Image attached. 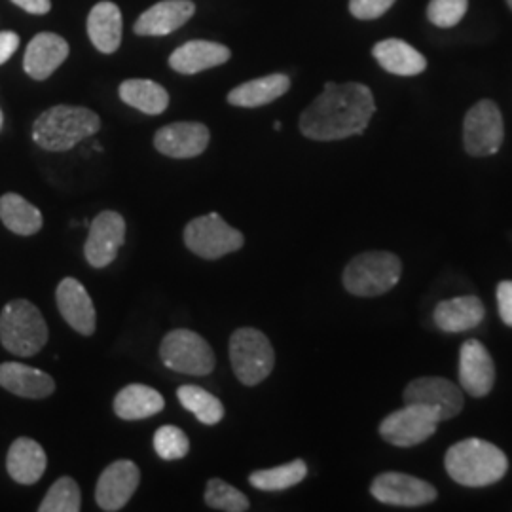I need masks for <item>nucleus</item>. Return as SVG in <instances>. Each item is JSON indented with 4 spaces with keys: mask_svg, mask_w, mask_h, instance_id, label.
<instances>
[{
    "mask_svg": "<svg viewBox=\"0 0 512 512\" xmlns=\"http://www.w3.org/2000/svg\"><path fill=\"white\" fill-rule=\"evenodd\" d=\"M118 93L126 105L141 110L145 114H150V116L162 114L169 105V93L152 80H141V78L126 80V82H122Z\"/></svg>",
    "mask_w": 512,
    "mask_h": 512,
    "instance_id": "29",
    "label": "nucleus"
},
{
    "mask_svg": "<svg viewBox=\"0 0 512 512\" xmlns=\"http://www.w3.org/2000/svg\"><path fill=\"white\" fill-rule=\"evenodd\" d=\"M154 450L165 461L183 459L190 452V440L184 435L183 429L175 425H164L154 435Z\"/></svg>",
    "mask_w": 512,
    "mask_h": 512,
    "instance_id": "34",
    "label": "nucleus"
},
{
    "mask_svg": "<svg viewBox=\"0 0 512 512\" xmlns=\"http://www.w3.org/2000/svg\"><path fill=\"white\" fill-rule=\"evenodd\" d=\"M291 80L285 74H270L245 82L228 93V103L241 109H256L272 103L289 92Z\"/></svg>",
    "mask_w": 512,
    "mask_h": 512,
    "instance_id": "24",
    "label": "nucleus"
},
{
    "mask_svg": "<svg viewBox=\"0 0 512 512\" xmlns=\"http://www.w3.org/2000/svg\"><path fill=\"white\" fill-rule=\"evenodd\" d=\"M243 241V234L226 224L217 213L198 217L184 228L186 247L205 260H217L220 256L236 253L243 247Z\"/></svg>",
    "mask_w": 512,
    "mask_h": 512,
    "instance_id": "8",
    "label": "nucleus"
},
{
    "mask_svg": "<svg viewBox=\"0 0 512 512\" xmlns=\"http://www.w3.org/2000/svg\"><path fill=\"white\" fill-rule=\"evenodd\" d=\"M46 465H48L46 452L37 440L21 437L14 440V444L8 450V458H6L8 475L23 486L37 484L46 471Z\"/></svg>",
    "mask_w": 512,
    "mask_h": 512,
    "instance_id": "22",
    "label": "nucleus"
},
{
    "mask_svg": "<svg viewBox=\"0 0 512 512\" xmlns=\"http://www.w3.org/2000/svg\"><path fill=\"white\" fill-rule=\"evenodd\" d=\"M177 397L188 412L196 416L203 425H217L224 418V406L215 395L196 385H183L177 391Z\"/></svg>",
    "mask_w": 512,
    "mask_h": 512,
    "instance_id": "31",
    "label": "nucleus"
},
{
    "mask_svg": "<svg viewBox=\"0 0 512 512\" xmlns=\"http://www.w3.org/2000/svg\"><path fill=\"white\" fill-rule=\"evenodd\" d=\"M205 503L215 511L245 512L249 511L251 503L245 495L239 492L238 488L230 486L228 482L213 478L207 482L205 490Z\"/></svg>",
    "mask_w": 512,
    "mask_h": 512,
    "instance_id": "33",
    "label": "nucleus"
},
{
    "mask_svg": "<svg viewBox=\"0 0 512 512\" xmlns=\"http://www.w3.org/2000/svg\"><path fill=\"white\" fill-rule=\"evenodd\" d=\"M306 475H308V465L302 459H294L281 467L255 471L249 476V482L251 486H255L256 490H262V492H281L300 484Z\"/></svg>",
    "mask_w": 512,
    "mask_h": 512,
    "instance_id": "30",
    "label": "nucleus"
},
{
    "mask_svg": "<svg viewBox=\"0 0 512 512\" xmlns=\"http://www.w3.org/2000/svg\"><path fill=\"white\" fill-rule=\"evenodd\" d=\"M48 325L35 304L12 300L0 313V342L8 353L33 357L48 342Z\"/></svg>",
    "mask_w": 512,
    "mask_h": 512,
    "instance_id": "4",
    "label": "nucleus"
},
{
    "mask_svg": "<svg viewBox=\"0 0 512 512\" xmlns=\"http://www.w3.org/2000/svg\"><path fill=\"white\" fill-rule=\"evenodd\" d=\"M19 37L14 31H0V65H4L12 55L16 54Z\"/></svg>",
    "mask_w": 512,
    "mask_h": 512,
    "instance_id": "38",
    "label": "nucleus"
},
{
    "mask_svg": "<svg viewBox=\"0 0 512 512\" xmlns=\"http://www.w3.org/2000/svg\"><path fill=\"white\" fill-rule=\"evenodd\" d=\"M495 382V366L488 349L467 340L459 353V384L471 397H486Z\"/></svg>",
    "mask_w": 512,
    "mask_h": 512,
    "instance_id": "17",
    "label": "nucleus"
},
{
    "mask_svg": "<svg viewBox=\"0 0 512 512\" xmlns=\"http://www.w3.org/2000/svg\"><path fill=\"white\" fill-rule=\"evenodd\" d=\"M21 10L33 14V16H44L52 10V2L50 0H12Z\"/></svg>",
    "mask_w": 512,
    "mask_h": 512,
    "instance_id": "39",
    "label": "nucleus"
},
{
    "mask_svg": "<svg viewBox=\"0 0 512 512\" xmlns=\"http://www.w3.org/2000/svg\"><path fill=\"white\" fill-rule=\"evenodd\" d=\"M439 423V416L431 408L406 403L401 410H395L382 421L380 435L393 446L410 448L429 439L437 431Z\"/></svg>",
    "mask_w": 512,
    "mask_h": 512,
    "instance_id": "9",
    "label": "nucleus"
},
{
    "mask_svg": "<svg viewBox=\"0 0 512 512\" xmlns=\"http://www.w3.org/2000/svg\"><path fill=\"white\" fill-rule=\"evenodd\" d=\"M484 313V304L476 296H459L440 302L435 308V323L444 332H465L478 327Z\"/></svg>",
    "mask_w": 512,
    "mask_h": 512,
    "instance_id": "25",
    "label": "nucleus"
},
{
    "mask_svg": "<svg viewBox=\"0 0 512 512\" xmlns=\"http://www.w3.org/2000/svg\"><path fill=\"white\" fill-rule=\"evenodd\" d=\"M230 55V50L217 42L192 40L171 54L169 67L179 74H198L226 63Z\"/></svg>",
    "mask_w": 512,
    "mask_h": 512,
    "instance_id": "21",
    "label": "nucleus"
},
{
    "mask_svg": "<svg viewBox=\"0 0 512 512\" xmlns=\"http://www.w3.org/2000/svg\"><path fill=\"white\" fill-rule=\"evenodd\" d=\"M403 274L401 258L385 251L355 256L344 270V287L355 296H380L391 291Z\"/></svg>",
    "mask_w": 512,
    "mask_h": 512,
    "instance_id": "5",
    "label": "nucleus"
},
{
    "mask_svg": "<svg viewBox=\"0 0 512 512\" xmlns=\"http://www.w3.org/2000/svg\"><path fill=\"white\" fill-rule=\"evenodd\" d=\"M376 112L363 84L327 82L323 93L300 116V131L311 141H340L365 131Z\"/></svg>",
    "mask_w": 512,
    "mask_h": 512,
    "instance_id": "1",
    "label": "nucleus"
},
{
    "mask_svg": "<svg viewBox=\"0 0 512 512\" xmlns=\"http://www.w3.org/2000/svg\"><path fill=\"white\" fill-rule=\"evenodd\" d=\"M55 300L61 317L82 336H92L97 327V315L92 298L86 287L74 279L65 277L55 291Z\"/></svg>",
    "mask_w": 512,
    "mask_h": 512,
    "instance_id": "16",
    "label": "nucleus"
},
{
    "mask_svg": "<svg viewBox=\"0 0 512 512\" xmlns=\"http://www.w3.org/2000/svg\"><path fill=\"white\" fill-rule=\"evenodd\" d=\"M82 509L80 488L69 476H61L42 499L40 512H78Z\"/></svg>",
    "mask_w": 512,
    "mask_h": 512,
    "instance_id": "32",
    "label": "nucleus"
},
{
    "mask_svg": "<svg viewBox=\"0 0 512 512\" xmlns=\"http://www.w3.org/2000/svg\"><path fill=\"white\" fill-rule=\"evenodd\" d=\"M139 482H141V471L133 461L129 459L114 461L97 480L95 501L99 509L107 512L124 509L129 499L135 494V490L139 488Z\"/></svg>",
    "mask_w": 512,
    "mask_h": 512,
    "instance_id": "12",
    "label": "nucleus"
},
{
    "mask_svg": "<svg viewBox=\"0 0 512 512\" xmlns=\"http://www.w3.org/2000/svg\"><path fill=\"white\" fill-rule=\"evenodd\" d=\"M503 137V118L494 101H480L467 112L463 141L471 156H492L503 145Z\"/></svg>",
    "mask_w": 512,
    "mask_h": 512,
    "instance_id": "10",
    "label": "nucleus"
},
{
    "mask_svg": "<svg viewBox=\"0 0 512 512\" xmlns=\"http://www.w3.org/2000/svg\"><path fill=\"white\" fill-rule=\"evenodd\" d=\"M2 126H4V114H2V110H0V131H2Z\"/></svg>",
    "mask_w": 512,
    "mask_h": 512,
    "instance_id": "40",
    "label": "nucleus"
},
{
    "mask_svg": "<svg viewBox=\"0 0 512 512\" xmlns=\"http://www.w3.org/2000/svg\"><path fill=\"white\" fill-rule=\"evenodd\" d=\"M209 129L200 122H175L156 131L154 147L169 158H196L209 147Z\"/></svg>",
    "mask_w": 512,
    "mask_h": 512,
    "instance_id": "15",
    "label": "nucleus"
},
{
    "mask_svg": "<svg viewBox=\"0 0 512 512\" xmlns=\"http://www.w3.org/2000/svg\"><path fill=\"white\" fill-rule=\"evenodd\" d=\"M194 12L196 6L190 0H162L139 16L133 31L141 37H164L181 29Z\"/></svg>",
    "mask_w": 512,
    "mask_h": 512,
    "instance_id": "18",
    "label": "nucleus"
},
{
    "mask_svg": "<svg viewBox=\"0 0 512 512\" xmlns=\"http://www.w3.org/2000/svg\"><path fill=\"white\" fill-rule=\"evenodd\" d=\"M274 129L275 131H279V129H281V124H279V122H275Z\"/></svg>",
    "mask_w": 512,
    "mask_h": 512,
    "instance_id": "41",
    "label": "nucleus"
},
{
    "mask_svg": "<svg viewBox=\"0 0 512 512\" xmlns=\"http://www.w3.org/2000/svg\"><path fill=\"white\" fill-rule=\"evenodd\" d=\"M499 315L507 327H512V281H501L497 287Z\"/></svg>",
    "mask_w": 512,
    "mask_h": 512,
    "instance_id": "37",
    "label": "nucleus"
},
{
    "mask_svg": "<svg viewBox=\"0 0 512 512\" xmlns=\"http://www.w3.org/2000/svg\"><path fill=\"white\" fill-rule=\"evenodd\" d=\"M160 357L167 368L190 376H207L215 368V353L198 332L171 330L160 346Z\"/></svg>",
    "mask_w": 512,
    "mask_h": 512,
    "instance_id": "7",
    "label": "nucleus"
},
{
    "mask_svg": "<svg viewBox=\"0 0 512 512\" xmlns=\"http://www.w3.org/2000/svg\"><path fill=\"white\" fill-rule=\"evenodd\" d=\"M404 403L431 408L440 421L458 416L463 408V391L444 378H418L404 389Z\"/></svg>",
    "mask_w": 512,
    "mask_h": 512,
    "instance_id": "14",
    "label": "nucleus"
},
{
    "mask_svg": "<svg viewBox=\"0 0 512 512\" xmlns=\"http://www.w3.org/2000/svg\"><path fill=\"white\" fill-rule=\"evenodd\" d=\"M372 54L387 73L399 74V76H416L423 73L427 67L425 57L418 50H414L410 44L397 38L378 42Z\"/></svg>",
    "mask_w": 512,
    "mask_h": 512,
    "instance_id": "27",
    "label": "nucleus"
},
{
    "mask_svg": "<svg viewBox=\"0 0 512 512\" xmlns=\"http://www.w3.org/2000/svg\"><path fill=\"white\" fill-rule=\"evenodd\" d=\"M395 4V0H349V12L357 19H376Z\"/></svg>",
    "mask_w": 512,
    "mask_h": 512,
    "instance_id": "36",
    "label": "nucleus"
},
{
    "mask_svg": "<svg viewBox=\"0 0 512 512\" xmlns=\"http://www.w3.org/2000/svg\"><path fill=\"white\" fill-rule=\"evenodd\" d=\"M164 406V397L156 389L143 384L128 385L114 397V414L122 420L152 418L160 414Z\"/></svg>",
    "mask_w": 512,
    "mask_h": 512,
    "instance_id": "26",
    "label": "nucleus"
},
{
    "mask_svg": "<svg viewBox=\"0 0 512 512\" xmlns=\"http://www.w3.org/2000/svg\"><path fill=\"white\" fill-rule=\"evenodd\" d=\"M88 37L103 54H114L122 42V12L114 2H99L88 16Z\"/></svg>",
    "mask_w": 512,
    "mask_h": 512,
    "instance_id": "23",
    "label": "nucleus"
},
{
    "mask_svg": "<svg viewBox=\"0 0 512 512\" xmlns=\"http://www.w3.org/2000/svg\"><path fill=\"white\" fill-rule=\"evenodd\" d=\"M101 129V118L86 107L57 105L44 110L33 126L38 147L50 152H65L92 137Z\"/></svg>",
    "mask_w": 512,
    "mask_h": 512,
    "instance_id": "3",
    "label": "nucleus"
},
{
    "mask_svg": "<svg viewBox=\"0 0 512 512\" xmlns=\"http://www.w3.org/2000/svg\"><path fill=\"white\" fill-rule=\"evenodd\" d=\"M446 471L461 486L482 488L499 482L507 469V456L492 442L480 439L461 440L446 454Z\"/></svg>",
    "mask_w": 512,
    "mask_h": 512,
    "instance_id": "2",
    "label": "nucleus"
},
{
    "mask_svg": "<svg viewBox=\"0 0 512 512\" xmlns=\"http://www.w3.org/2000/svg\"><path fill=\"white\" fill-rule=\"evenodd\" d=\"M126 241V220L116 211L99 213L90 224L84 255L93 268H107Z\"/></svg>",
    "mask_w": 512,
    "mask_h": 512,
    "instance_id": "11",
    "label": "nucleus"
},
{
    "mask_svg": "<svg viewBox=\"0 0 512 512\" xmlns=\"http://www.w3.org/2000/svg\"><path fill=\"white\" fill-rule=\"evenodd\" d=\"M0 387L23 399H46L54 395V378L33 366L21 363L0 365Z\"/></svg>",
    "mask_w": 512,
    "mask_h": 512,
    "instance_id": "20",
    "label": "nucleus"
},
{
    "mask_svg": "<svg viewBox=\"0 0 512 512\" xmlns=\"http://www.w3.org/2000/svg\"><path fill=\"white\" fill-rule=\"evenodd\" d=\"M370 494L380 503L395 507H420L437 499V490L429 482L404 473L378 476L370 486Z\"/></svg>",
    "mask_w": 512,
    "mask_h": 512,
    "instance_id": "13",
    "label": "nucleus"
},
{
    "mask_svg": "<svg viewBox=\"0 0 512 512\" xmlns=\"http://www.w3.org/2000/svg\"><path fill=\"white\" fill-rule=\"evenodd\" d=\"M507 2H509V6L512 8V0H507Z\"/></svg>",
    "mask_w": 512,
    "mask_h": 512,
    "instance_id": "42",
    "label": "nucleus"
},
{
    "mask_svg": "<svg viewBox=\"0 0 512 512\" xmlns=\"http://www.w3.org/2000/svg\"><path fill=\"white\" fill-rule=\"evenodd\" d=\"M69 57L67 40L54 33H40L25 50L23 69L33 80H46Z\"/></svg>",
    "mask_w": 512,
    "mask_h": 512,
    "instance_id": "19",
    "label": "nucleus"
},
{
    "mask_svg": "<svg viewBox=\"0 0 512 512\" xmlns=\"http://www.w3.org/2000/svg\"><path fill=\"white\" fill-rule=\"evenodd\" d=\"M0 220L10 232L18 236H33L42 228V213L14 192H8L0 198Z\"/></svg>",
    "mask_w": 512,
    "mask_h": 512,
    "instance_id": "28",
    "label": "nucleus"
},
{
    "mask_svg": "<svg viewBox=\"0 0 512 512\" xmlns=\"http://www.w3.org/2000/svg\"><path fill=\"white\" fill-rule=\"evenodd\" d=\"M469 8V0H431L427 18L437 27L448 29L458 25Z\"/></svg>",
    "mask_w": 512,
    "mask_h": 512,
    "instance_id": "35",
    "label": "nucleus"
},
{
    "mask_svg": "<svg viewBox=\"0 0 512 512\" xmlns=\"http://www.w3.org/2000/svg\"><path fill=\"white\" fill-rule=\"evenodd\" d=\"M230 361L239 382L255 387L274 370V348L264 332L243 327L230 338Z\"/></svg>",
    "mask_w": 512,
    "mask_h": 512,
    "instance_id": "6",
    "label": "nucleus"
}]
</instances>
